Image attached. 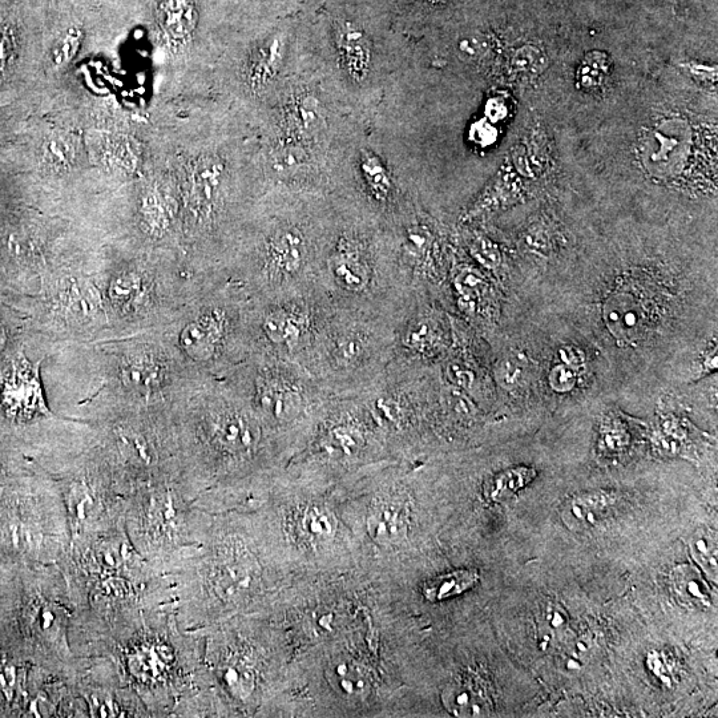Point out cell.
<instances>
[{
	"label": "cell",
	"mask_w": 718,
	"mask_h": 718,
	"mask_svg": "<svg viewBox=\"0 0 718 718\" xmlns=\"http://www.w3.org/2000/svg\"><path fill=\"white\" fill-rule=\"evenodd\" d=\"M19 121L16 111L11 107L0 108V152L12 144L18 132Z\"/></svg>",
	"instance_id": "obj_42"
},
{
	"label": "cell",
	"mask_w": 718,
	"mask_h": 718,
	"mask_svg": "<svg viewBox=\"0 0 718 718\" xmlns=\"http://www.w3.org/2000/svg\"><path fill=\"white\" fill-rule=\"evenodd\" d=\"M221 79L250 119L268 107L286 80L300 67L298 19L276 20L223 58Z\"/></svg>",
	"instance_id": "obj_8"
},
{
	"label": "cell",
	"mask_w": 718,
	"mask_h": 718,
	"mask_svg": "<svg viewBox=\"0 0 718 718\" xmlns=\"http://www.w3.org/2000/svg\"><path fill=\"white\" fill-rule=\"evenodd\" d=\"M4 346H6V333H4L3 329H0V353H2Z\"/></svg>",
	"instance_id": "obj_47"
},
{
	"label": "cell",
	"mask_w": 718,
	"mask_h": 718,
	"mask_svg": "<svg viewBox=\"0 0 718 718\" xmlns=\"http://www.w3.org/2000/svg\"><path fill=\"white\" fill-rule=\"evenodd\" d=\"M370 115L353 116L334 140L329 151L330 193L391 227L419 203L397 155Z\"/></svg>",
	"instance_id": "obj_4"
},
{
	"label": "cell",
	"mask_w": 718,
	"mask_h": 718,
	"mask_svg": "<svg viewBox=\"0 0 718 718\" xmlns=\"http://www.w3.org/2000/svg\"><path fill=\"white\" fill-rule=\"evenodd\" d=\"M508 116V104L506 100L500 98V96H492L484 104V118L491 121V123L498 124Z\"/></svg>",
	"instance_id": "obj_45"
},
{
	"label": "cell",
	"mask_w": 718,
	"mask_h": 718,
	"mask_svg": "<svg viewBox=\"0 0 718 718\" xmlns=\"http://www.w3.org/2000/svg\"><path fill=\"white\" fill-rule=\"evenodd\" d=\"M200 19L199 0H156L157 28L176 54L191 50L199 34Z\"/></svg>",
	"instance_id": "obj_15"
},
{
	"label": "cell",
	"mask_w": 718,
	"mask_h": 718,
	"mask_svg": "<svg viewBox=\"0 0 718 718\" xmlns=\"http://www.w3.org/2000/svg\"><path fill=\"white\" fill-rule=\"evenodd\" d=\"M330 309L316 289L252 300V353L268 354L304 366Z\"/></svg>",
	"instance_id": "obj_9"
},
{
	"label": "cell",
	"mask_w": 718,
	"mask_h": 718,
	"mask_svg": "<svg viewBox=\"0 0 718 718\" xmlns=\"http://www.w3.org/2000/svg\"><path fill=\"white\" fill-rule=\"evenodd\" d=\"M0 406L10 417L22 419L44 410L38 371L27 358H15L0 375Z\"/></svg>",
	"instance_id": "obj_14"
},
{
	"label": "cell",
	"mask_w": 718,
	"mask_h": 718,
	"mask_svg": "<svg viewBox=\"0 0 718 718\" xmlns=\"http://www.w3.org/2000/svg\"><path fill=\"white\" fill-rule=\"evenodd\" d=\"M34 163L48 175H66L82 163L83 147L79 136L70 131L55 129L34 141Z\"/></svg>",
	"instance_id": "obj_18"
},
{
	"label": "cell",
	"mask_w": 718,
	"mask_h": 718,
	"mask_svg": "<svg viewBox=\"0 0 718 718\" xmlns=\"http://www.w3.org/2000/svg\"><path fill=\"white\" fill-rule=\"evenodd\" d=\"M425 289H411L394 330L391 361L413 367H429L449 353L454 342L453 316L441 301Z\"/></svg>",
	"instance_id": "obj_10"
},
{
	"label": "cell",
	"mask_w": 718,
	"mask_h": 718,
	"mask_svg": "<svg viewBox=\"0 0 718 718\" xmlns=\"http://www.w3.org/2000/svg\"><path fill=\"white\" fill-rule=\"evenodd\" d=\"M394 330L383 318L330 309L302 367L332 397H354L389 366Z\"/></svg>",
	"instance_id": "obj_6"
},
{
	"label": "cell",
	"mask_w": 718,
	"mask_h": 718,
	"mask_svg": "<svg viewBox=\"0 0 718 718\" xmlns=\"http://www.w3.org/2000/svg\"><path fill=\"white\" fill-rule=\"evenodd\" d=\"M26 28L18 14L0 10V107L18 98L31 82L38 58L32 55Z\"/></svg>",
	"instance_id": "obj_12"
},
{
	"label": "cell",
	"mask_w": 718,
	"mask_h": 718,
	"mask_svg": "<svg viewBox=\"0 0 718 718\" xmlns=\"http://www.w3.org/2000/svg\"><path fill=\"white\" fill-rule=\"evenodd\" d=\"M632 433L627 419L617 413L605 415L600 425L598 451L605 458L620 457L631 446Z\"/></svg>",
	"instance_id": "obj_26"
},
{
	"label": "cell",
	"mask_w": 718,
	"mask_h": 718,
	"mask_svg": "<svg viewBox=\"0 0 718 718\" xmlns=\"http://www.w3.org/2000/svg\"><path fill=\"white\" fill-rule=\"evenodd\" d=\"M615 499V494L605 491L584 492L572 496L564 504L563 520L572 528L590 527L598 522L601 516L607 514Z\"/></svg>",
	"instance_id": "obj_21"
},
{
	"label": "cell",
	"mask_w": 718,
	"mask_h": 718,
	"mask_svg": "<svg viewBox=\"0 0 718 718\" xmlns=\"http://www.w3.org/2000/svg\"><path fill=\"white\" fill-rule=\"evenodd\" d=\"M84 42V31L80 24H70L59 31V34L48 44L42 63L48 72L58 74L67 70L78 58Z\"/></svg>",
	"instance_id": "obj_22"
},
{
	"label": "cell",
	"mask_w": 718,
	"mask_h": 718,
	"mask_svg": "<svg viewBox=\"0 0 718 718\" xmlns=\"http://www.w3.org/2000/svg\"><path fill=\"white\" fill-rule=\"evenodd\" d=\"M495 382L498 383L500 389L506 391H514L522 389L527 381L528 366L526 359L522 357L506 356L500 358L495 363L494 370Z\"/></svg>",
	"instance_id": "obj_35"
},
{
	"label": "cell",
	"mask_w": 718,
	"mask_h": 718,
	"mask_svg": "<svg viewBox=\"0 0 718 718\" xmlns=\"http://www.w3.org/2000/svg\"><path fill=\"white\" fill-rule=\"evenodd\" d=\"M161 367L155 359L145 356L129 359L121 371L124 385L135 391H152L160 386Z\"/></svg>",
	"instance_id": "obj_28"
},
{
	"label": "cell",
	"mask_w": 718,
	"mask_h": 718,
	"mask_svg": "<svg viewBox=\"0 0 718 718\" xmlns=\"http://www.w3.org/2000/svg\"><path fill=\"white\" fill-rule=\"evenodd\" d=\"M535 478L536 471L532 467H512L488 478L484 483V495L491 502L502 503L518 494Z\"/></svg>",
	"instance_id": "obj_25"
},
{
	"label": "cell",
	"mask_w": 718,
	"mask_h": 718,
	"mask_svg": "<svg viewBox=\"0 0 718 718\" xmlns=\"http://www.w3.org/2000/svg\"><path fill=\"white\" fill-rule=\"evenodd\" d=\"M653 141L657 145L652 148V155L645 157V160H647V163L653 161V163L660 164L657 165L656 171H660V168L664 169V171H669V169L676 168L684 160L687 145H685L683 136L664 135V132L657 129Z\"/></svg>",
	"instance_id": "obj_33"
},
{
	"label": "cell",
	"mask_w": 718,
	"mask_h": 718,
	"mask_svg": "<svg viewBox=\"0 0 718 718\" xmlns=\"http://www.w3.org/2000/svg\"><path fill=\"white\" fill-rule=\"evenodd\" d=\"M558 354L559 361L564 363V365L571 367V369L575 370L579 375L586 373L587 358L582 350L576 348L574 345H566L559 349Z\"/></svg>",
	"instance_id": "obj_44"
},
{
	"label": "cell",
	"mask_w": 718,
	"mask_h": 718,
	"mask_svg": "<svg viewBox=\"0 0 718 718\" xmlns=\"http://www.w3.org/2000/svg\"><path fill=\"white\" fill-rule=\"evenodd\" d=\"M330 205V193L270 188L242 232L229 280L252 300L314 289Z\"/></svg>",
	"instance_id": "obj_2"
},
{
	"label": "cell",
	"mask_w": 718,
	"mask_h": 718,
	"mask_svg": "<svg viewBox=\"0 0 718 718\" xmlns=\"http://www.w3.org/2000/svg\"><path fill=\"white\" fill-rule=\"evenodd\" d=\"M684 71L688 75L692 76V79L697 82L707 84V86H713L717 84V66L707 64L703 62H696V60H689L687 63H683Z\"/></svg>",
	"instance_id": "obj_43"
},
{
	"label": "cell",
	"mask_w": 718,
	"mask_h": 718,
	"mask_svg": "<svg viewBox=\"0 0 718 718\" xmlns=\"http://www.w3.org/2000/svg\"><path fill=\"white\" fill-rule=\"evenodd\" d=\"M580 375L571 367L559 362L548 371V385L556 394L572 393L578 386Z\"/></svg>",
	"instance_id": "obj_39"
},
{
	"label": "cell",
	"mask_w": 718,
	"mask_h": 718,
	"mask_svg": "<svg viewBox=\"0 0 718 718\" xmlns=\"http://www.w3.org/2000/svg\"><path fill=\"white\" fill-rule=\"evenodd\" d=\"M717 359V345L716 342H713V344L708 346V349H705L703 356L700 358L699 377H697V381L716 373Z\"/></svg>",
	"instance_id": "obj_46"
},
{
	"label": "cell",
	"mask_w": 718,
	"mask_h": 718,
	"mask_svg": "<svg viewBox=\"0 0 718 718\" xmlns=\"http://www.w3.org/2000/svg\"><path fill=\"white\" fill-rule=\"evenodd\" d=\"M330 199L314 289L332 309L397 325L411 288L399 268L390 229L333 193Z\"/></svg>",
	"instance_id": "obj_3"
},
{
	"label": "cell",
	"mask_w": 718,
	"mask_h": 718,
	"mask_svg": "<svg viewBox=\"0 0 718 718\" xmlns=\"http://www.w3.org/2000/svg\"><path fill=\"white\" fill-rule=\"evenodd\" d=\"M478 582V574L473 571H455L433 580L426 587V598L439 601L461 595Z\"/></svg>",
	"instance_id": "obj_34"
},
{
	"label": "cell",
	"mask_w": 718,
	"mask_h": 718,
	"mask_svg": "<svg viewBox=\"0 0 718 718\" xmlns=\"http://www.w3.org/2000/svg\"><path fill=\"white\" fill-rule=\"evenodd\" d=\"M499 131L494 123L484 118L475 120L469 127V141L480 149L491 147L498 141Z\"/></svg>",
	"instance_id": "obj_40"
},
{
	"label": "cell",
	"mask_w": 718,
	"mask_h": 718,
	"mask_svg": "<svg viewBox=\"0 0 718 718\" xmlns=\"http://www.w3.org/2000/svg\"><path fill=\"white\" fill-rule=\"evenodd\" d=\"M607 56L599 51L591 52L587 58L583 60L582 66L579 68L578 80L580 86L586 90H596L603 86L608 76Z\"/></svg>",
	"instance_id": "obj_37"
},
{
	"label": "cell",
	"mask_w": 718,
	"mask_h": 718,
	"mask_svg": "<svg viewBox=\"0 0 718 718\" xmlns=\"http://www.w3.org/2000/svg\"><path fill=\"white\" fill-rule=\"evenodd\" d=\"M389 450L358 395L330 397L308 443L294 455L298 477L326 479L381 463Z\"/></svg>",
	"instance_id": "obj_7"
},
{
	"label": "cell",
	"mask_w": 718,
	"mask_h": 718,
	"mask_svg": "<svg viewBox=\"0 0 718 718\" xmlns=\"http://www.w3.org/2000/svg\"><path fill=\"white\" fill-rule=\"evenodd\" d=\"M463 227H465V231L462 232V241L469 256L487 274L498 278L502 276L504 257L499 245L477 229L471 228L469 225H463Z\"/></svg>",
	"instance_id": "obj_24"
},
{
	"label": "cell",
	"mask_w": 718,
	"mask_h": 718,
	"mask_svg": "<svg viewBox=\"0 0 718 718\" xmlns=\"http://www.w3.org/2000/svg\"><path fill=\"white\" fill-rule=\"evenodd\" d=\"M399 34L410 36L462 15L470 0H375Z\"/></svg>",
	"instance_id": "obj_13"
},
{
	"label": "cell",
	"mask_w": 718,
	"mask_h": 718,
	"mask_svg": "<svg viewBox=\"0 0 718 718\" xmlns=\"http://www.w3.org/2000/svg\"><path fill=\"white\" fill-rule=\"evenodd\" d=\"M180 201L172 184L167 187L160 180L148 181L139 196V215L144 231L155 237L171 231L180 212Z\"/></svg>",
	"instance_id": "obj_19"
},
{
	"label": "cell",
	"mask_w": 718,
	"mask_h": 718,
	"mask_svg": "<svg viewBox=\"0 0 718 718\" xmlns=\"http://www.w3.org/2000/svg\"><path fill=\"white\" fill-rule=\"evenodd\" d=\"M523 183L511 165L504 164L482 193L463 211L462 225H473L487 220L523 199Z\"/></svg>",
	"instance_id": "obj_16"
},
{
	"label": "cell",
	"mask_w": 718,
	"mask_h": 718,
	"mask_svg": "<svg viewBox=\"0 0 718 718\" xmlns=\"http://www.w3.org/2000/svg\"><path fill=\"white\" fill-rule=\"evenodd\" d=\"M524 239L528 248L540 256H546L552 250V235L544 224L531 225Z\"/></svg>",
	"instance_id": "obj_41"
},
{
	"label": "cell",
	"mask_w": 718,
	"mask_h": 718,
	"mask_svg": "<svg viewBox=\"0 0 718 718\" xmlns=\"http://www.w3.org/2000/svg\"><path fill=\"white\" fill-rule=\"evenodd\" d=\"M671 582L673 591L685 604L707 607L712 603L711 590L695 568L676 567L672 572Z\"/></svg>",
	"instance_id": "obj_27"
},
{
	"label": "cell",
	"mask_w": 718,
	"mask_h": 718,
	"mask_svg": "<svg viewBox=\"0 0 718 718\" xmlns=\"http://www.w3.org/2000/svg\"><path fill=\"white\" fill-rule=\"evenodd\" d=\"M458 312L467 324L486 330L494 325L499 312L498 297L487 273L451 248L449 278Z\"/></svg>",
	"instance_id": "obj_11"
},
{
	"label": "cell",
	"mask_w": 718,
	"mask_h": 718,
	"mask_svg": "<svg viewBox=\"0 0 718 718\" xmlns=\"http://www.w3.org/2000/svg\"><path fill=\"white\" fill-rule=\"evenodd\" d=\"M298 19L302 58L356 115H370L405 58L399 34L375 0H310Z\"/></svg>",
	"instance_id": "obj_1"
},
{
	"label": "cell",
	"mask_w": 718,
	"mask_h": 718,
	"mask_svg": "<svg viewBox=\"0 0 718 718\" xmlns=\"http://www.w3.org/2000/svg\"><path fill=\"white\" fill-rule=\"evenodd\" d=\"M96 155L106 168L121 175H132L144 167V147L135 137L112 133L100 137L96 144Z\"/></svg>",
	"instance_id": "obj_20"
},
{
	"label": "cell",
	"mask_w": 718,
	"mask_h": 718,
	"mask_svg": "<svg viewBox=\"0 0 718 718\" xmlns=\"http://www.w3.org/2000/svg\"><path fill=\"white\" fill-rule=\"evenodd\" d=\"M604 316L613 333L629 334L641 325L644 312L640 305L631 304L628 297H615L605 304Z\"/></svg>",
	"instance_id": "obj_29"
},
{
	"label": "cell",
	"mask_w": 718,
	"mask_h": 718,
	"mask_svg": "<svg viewBox=\"0 0 718 718\" xmlns=\"http://www.w3.org/2000/svg\"><path fill=\"white\" fill-rule=\"evenodd\" d=\"M446 708L459 717H478L490 715V699L479 685L473 681H461L450 685L443 695Z\"/></svg>",
	"instance_id": "obj_23"
},
{
	"label": "cell",
	"mask_w": 718,
	"mask_h": 718,
	"mask_svg": "<svg viewBox=\"0 0 718 718\" xmlns=\"http://www.w3.org/2000/svg\"><path fill=\"white\" fill-rule=\"evenodd\" d=\"M60 304L72 317L78 320H90L98 312L100 301L98 293L90 285L72 282L60 294Z\"/></svg>",
	"instance_id": "obj_30"
},
{
	"label": "cell",
	"mask_w": 718,
	"mask_h": 718,
	"mask_svg": "<svg viewBox=\"0 0 718 718\" xmlns=\"http://www.w3.org/2000/svg\"><path fill=\"white\" fill-rule=\"evenodd\" d=\"M245 394L286 463L300 453L332 395L298 363L252 353L228 375Z\"/></svg>",
	"instance_id": "obj_5"
},
{
	"label": "cell",
	"mask_w": 718,
	"mask_h": 718,
	"mask_svg": "<svg viewBox=\"0 0 718 718\" xmlns=\"http://www.w3.org/2000/svg\"><path fill=\"white\" fill-rule=\"evenodd\" d=\"M141 292V278L135 273L120 274L111 285V298L120 305L131 304Z\"/></svg>",
	"instance_id": "obj_38"
},
{
	"label": "cell",
	"mask_w": 718,
	"mask_h": 718,
	"mask_svg": "<svg viewBox=\"0 0 718 718\" xmlns=\"http://www.w3.org/2000/svg\"><path fill=\"white\" fill-rule=\"evenodd\" d=\"M407 502L394 483H387L386 490L371 504L367 528L371 538L379 544L401 542L407 528Z\"/></svg>",
	"instance_id": "obj_17"
},
{
	"label": "cell",
	"mask_w": 718,
	"mask_h": 718,
	"mask_svg": "<svg viewBox=\"0 0 718 718\" xmlns=\"http://www.w3.org/2000/svg\"><path fill=\"white\" fill-rule=\"evenodd\" d=\"M689 547H691L693 559L700 564L705 574L717 580V540L713 532L696 531L692 535Z\"/></svg>",
	"instance_id": "obj_36"
},
{
	"label": "cell",
	"mask_w": 718,
	"mask_h": 718,
	"mask_svg": "<svg viewBox=\"0 0 718 718\" xmlns=\"http://www.w3.org/2000/svg\"><path fill=\"white\" fill-rule=\"evenodd\" d=\"M494 48L490 34L479 28H463L455 40V54L465 64H479L488 58Z\"/></svg>",
	"instance_id": "obj_31"
},
{
	"label": "cell",
	"mask_w": 718,
	"mask_h": 718,
	"mask_svg": "<svg viewBox=\"0 0 718 718\" xmlns=\"http://www.w3.org/2000/svg\"><path fill=\"white\" fill-rule=\"evenodd\" d=\"M548 63L550 60L542 47L538 44L524 43L511 51L508 67L516 76L532 78V76L543 74L547 70Z\"/></svg>",
	"instance_id": "obj_32"
}]
</instances>
